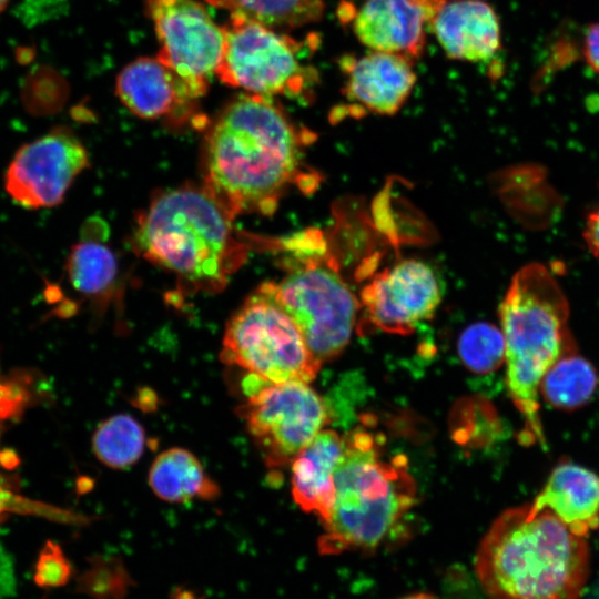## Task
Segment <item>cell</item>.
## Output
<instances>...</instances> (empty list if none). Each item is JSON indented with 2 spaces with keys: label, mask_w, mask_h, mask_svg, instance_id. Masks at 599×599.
Instances as JSON below:
<instances>
[{
  "label": "cell",
  "mask_w": 599,
  "mask_h": 599,
  "mask_svg": "<svg viewBox=\"0 0 599 599\" xmlns=\"http://www.w3.org/2000/svg\"><path fill=\"white\" fill-rule=\"evenodd\" d=\"M334 500L322 521L319 550H374L412 508L416 488L402 455L386 459L375 436L362 429L344 435L334 475Z\"/></svg>",
  "instance_id": "5"
},
{
  "label": "cell",
  "mask_w": 599,
  "mask_h": 599,
  "mask_svg": "<svg viewBox=\"0 0 599 599\" xmlns=\"http://www.w3.org/2000/svg\"><path fill=\"white\" fill-rule=\"evenodd\" d=\"M40 581L45 586H62L71 576V566L60 547L48 542L42 551L40 564Z\"/></svg>",
  "instance_id": "27"
},
{
  "label": "cell",
  "mask_w": 599,
  "mask_h": 599,
  "mask_svg": "<svg viewBox=\"0 0 599 599\" xmlns=\"http://www.w3.org/2000/svg\"><path fill=\"white\" fill-rule=\"evenodd\" d=\"M432 28L448 57L479 62L500 49V24L494 9L481 0L445 2Z\"/></svg>",
  "instance_id": "16"
},
{
  "label": "cell",
  "mask_w": 599,
  "mask_h": 599,
  "mask_svg": "<svg viewBox=\"0 0 599 599\" xmlns=\"http://www.w3.org/2000/svg\"><path fill=\"white\" fill-rule=\"evenodd\" d=\"M341 67L346 98L379 115L397 113L416 83L412 59L400 54L372 50L359 58L344 57Z\"/></svg>",
  "instance_id": "14"
},
{
  "label": "cell",
  "mask_w": 599,
  "mask_h": 599,
  "mask_svg": "<svg viewBox=\"0 0 599 599\" xmlns=\"http://www.w3.org/2000/svg\"><path fill=\"white\" fill-rule=\"evenodd\" d=\"M583 54L590 68L599 73V22L591 24L586 31Z\"/></svg>",
  "instance_id": "30"
},
{
  "label": "cell",
  "mask_w": 599,
  "mask_h": 599,
  "mask_svg": "<svg viewBox=\"0 0 599 599\" xmlns=\"http://www.w3.org/2000/svg\"><path fill=\"white\" fill-rule=\"evenodd\" d=\"M71 285L82 294L98 296L108 292L118 274V262L112 250L102 240L83 237L67 261Z\"/></svg>",
  "instance_id": "21"
},
{
  "label": "cell",
  "mask_w": 599,
  "mask_h": 599,
  "mask_svg": "<svg viewBox=\"0 0 599 599\" xmlns=\"http://www.w3.org/2000/svg\"><path fill=\"white\" fill-rule=\"evenodd\" d=\"M309 136L271 98L240 95L206 134L203 187L233 220L272 214L292 187L312 193L319 184L304 159Z\"/></svg>",
  "instance_id": "1"
},
{
  "label": "cell",
  "mask_w": 599,
  "mask_h": 599,
  "mask_svg": "<svg viewBox=\"0 0 599 599\" xmlns=\"http://www.w3.org/2000/svg\"><path fill=\"white\" fill-rule=\"evenodd\" d=\"M246 428L268 467H284L324 429L328 410L307 384L265 383L240 407Z\"/></svg>",
  "instance_id": "9"
},
{
  "label": "cell",
  "mask_w": 599,
  "mask_h": 599,
  "mask_svg": "<svg viewBox=\"0 0 599 599\" xmlns=\"http://www.w3.org/2000/svg\"><path fill=\"white\" fill-rule=\"evenodd\" d=\"M597 383L595 367L579 354L572 338L544 375L539 395L554 408L573 410L590 400Z\"/></svg>",
  "instance_id": "20"
},
{
  "label": "cell",
  "mask_w": 599,
  "mask_h": 599,
  "mask_svg": "<svg viewBox=\"0 0 599 599\" xmlns=\"http://www.w3.org/2000/svg\"><path fill=\"white\" fill-rule=\"evenodd\" d=\"M225 43L215 75L225 84L266 98H307L315 71L300 58L301 45L275 29L231 16L223 27Z\"/></svg>",
  "instance_id": "8"
},
{
  "label": "cell",
  "mask_w": 599,
  "mask_h": 599,
  "mask_svg": "<svg viewBox=\"0 0 599 599\" xmlns=\"http://www.w3.org/2000/svg\"><path fill=\"white\" fill-rule=\"evenodd\" d=\"M116 93L133 114L149 120L185 115L199 99L158 58H140L128 64L118 77Z\"/></svg>",
  "instance_id": "15"
},
{
  "label": "cell",
  "mask_w": 599,
  "mask_h": 599,
  "mask_svg": "<svg viewBox=\"0 0 599 599\" xmlns=\"http://www.w3.org/2000/svg\"><path fill=\"white\" fill-rule=\"evenodd\" d=\"M344 449V436L321 430L292 461V495L306 512L323 521L334 500V475Z\"/></svg>",
  "instance_id": "18"
},
{
  "label": "cell",
  "mask_w": 599,
  "mask_h": 599,
  "mask_svg": "<svg viewBox=\"0 0 599 599\" xmlns=\"http://www.w3.org/2000/svg\"><path fill=\"white\" fill-rule=\"evenodd\" d=\"M568 318V301L546 266L530 263L514 275L500 303L499 319L507 388L530 441L544 444L539 386L573 338Z\"/></svg>",
  "instance_id": "4"
},
{
  "label": "cell",
  "mask_w": 599,
  "mask_h": 599,
  "mask_svg": "<svg viewBox=\"0 0 599 599\" xmlns=\"http://www.w3.org/2000/svg\"><path fill=\"white\" fill-rule=\"evenodd\" d=\"M322 237L303 232L284 242L285 275L258 290L276 302L294 321L318 362L333 359L351 341L357 312L356 296Z\"/></svg>",
  "instance_id": "6"
},
{
  "label": "cell",
  "mask_w": 599,
  "mask_h": 599,
  "mask_svg": "<svg viewBox=\"0 0 599 599\" xmlns=\"http://www.w3.org/2000/svg\"><path fill=\"white\" fill-rule=\"evenodd\" d=\"M145 445L144 428L128 414H118L104 419L92 437L95 457L114 469H123L136 463Z\"/></svg>",
  "instance_id": "22"
},
{
  "label": "cell",
  "mask_w": 599,
  "mask_h": 599,
  "mask_svg": "<svg viewBox=\"0 0 599 599\" xmlns=\"http://www.w3.org/2000/svg\"><path fill=\"white\" fill-rule=\"evenodd\" d=\"M583 238L592 254L599 257V205L587 216Z\"/></svg>",
  "instance_id": "31"
},
{
  "label": "cell",
  "mask_w": 599,
  "mask_h": 599,
  "mask_svg": "<svg viewBox=\"0 0 599 599\" xmlns=\"http://www.w3.org/2000/svg\"><path fill=\"white\" fill-rule=\"evenodd\" d=\"M148 483L160 499L169 502H185L193 498L212 500L220 493L200 460L181 447L169 448L156 456Z\"/></svg>",
  "instance_id": "19"
},
{
  "label": "cell",
  "mask_w": 599,
  "mask_h": 599,
  "mask_svg": "<svg viewBox=\"0 0 599 599\" xmlns=\"http://www.w3.org/2000/svg\"><path fill=\"white\" fill-rule=\"evenodd\" d=\"M441 295L435 271L420 260L407 258L385 268L366 284L359 304L375 327L405 335L434 315Z\"/></svg>",
  "instance_id": "12"
},
{
  "label": "cell",
  "mask_w": 599,
  "mask_h": 599,
  "mask_svg": "<svg viewBox=\"0 0 599 599\" xmlns=\"http://www.w3.org/2000/svg\"><path fill=\"white\" fill-rule=\"evenodd\" d=\"M57 79L50 69L37 67L31 70L22 83V100L30 112H39L50 104V92Z\"/></svg>",
  "instance_id": "26"
},
{
  "label": "cell",
  "mask_w": 599,
  "mask_h": 599,
  "mask_svg": "<svg viewBox=\"0 0 599 599\" xmlns=\"http://www.w3.org/2000/svg\"><path fill=\"white\" fill-rule=\"evenodd\" d=\"M475 571L490 599H580L589 546L552 512L512 507L485 534Z\"/></svg>",
  "instance_id": "2"
},
{
  "label": "cell",
  "mask_w": 599,
  "mask_h": 599,
  "mask_svg": "<svg viewBox=\"0 0 599 599\" xmlns=\"http://www.w3.org/2000/svg\"><path fill=\"white\" fill-rule=\"evenodd\" d=\"M9 1L10 0H0V12H2L7 8Z\"/></svg>",
  "instance_id": "35"
},
{
  "label": "cell",
  "mask_w": 599,
  "mask_h": 599,
  "mask_svg": "<svg viewBox=\"0 0 599 599\" xmlns=\"http://www.w3.org/2000/svg\"><path fill=\"white\" fill-rule=\"evenodd\" d=\"M458 353L473 373L487 374L505 363V341L501 329L487 322L468 326L458 339Z\"/></svg>",
  "instance_id": "24"
},
{
  "label": "cell",
  "mask_w": 599,
  "mask_h": 599,
  "mask_svg": "<svg viewBox=\"0 0 599 599\" xmlns=\"http://www.w3.org/2000/svg\"><path fill=\"white\" fill-rule=\"evenodd\" d=\"M599 526V525H598Z\"/></svg>",
  "instance_id": "36"
},
{
  "label": "cell",
  "mask_w": 599,
  "mask_h": 599,
  "mask_svg": "<svg viewBox=\"0 0 599 599\" xmlns=\"http://www.w3.org/2000/svg\"><path fill=\"white\" fill-rule=\"evenodd\" d=\"M171 599H205V597L192 589L175 587L171 592Z\"/></svg>",
  "instance_id": "32"
},
{
  "label": "cell",
  "mask_w": 599,
  "mask_h": 599,
  "mask_svg": "<svg viewBox=\"0 0 599 599\" xmlns=\"http://www.w3.org/2000/svg\"><path fill=\"white\" fill-rule=\"evenodd\" d=\"M89 564L78 578L79 592L91 599H126L135 581L120 557L95 555Z\"/></svg>",
  "instance_id": "25"
},
{
  "label": "cell",
  "mask_w": 599,
  "mask_h": 599,
  "mask_svg": "<svg viewBox=\"0 0 599 599\" xmlns=\"http://www.w3.org/2000/svg\"><path fill=\"white\" fill-rule=\"evenodd\" d=\"M34 54L35 51L31 47H20L16 51L17 61L23 65L30 63L33 60Z\"/></svg>",
  "instance_id": "33"
},
{
  "label": "cell",
  "mask_w": 599,
  "mask_h": 599,
  "mask_svg": "<svg viewBox=\"0 0 599 599\" xmlns=\"http://www.w3.org/2000/svg\"><path fill=\"white\" fill-rule=\"evenodd\" d=\"M160 50L156 58L202 98L221 62L225 35L196 0H148Z\"/></svg>",
  "instance_id": "10"
},
{
  "label": "cell",
  "mask_w": 599,
  "mask_h": 599,
  "mask_svg": "<svg viewBox=\"0 0 599 599\" xmlns=\"http://www.w3.org/2000/svg\"><path fill=\"white\" fill-rule=\"evenodd\" d=\"M402 599H438V598L432 595H427V593H418V595L408 596Z\"/></svg>",
  "instance_id": "34"
},
{
  "label": "cell",
  "mask_w": 599,
  "mask_h": 599,
  "mask_svg": "<svg viewBox=\"0 0 599 599\" xmlns=\"http://www.w3.org/2000/svg\"><path fill=\"white\" fill-rule=\"evenodd\" d=\"M221 359L270 384H308L322 364L290 315L258 288L227 322Z\"/></svg>",
  "instance_id": "7"
},
{
  "label": "cell",
  "mask_w": 599,
  "mask_h": 599,
  "mask_svg": "<svg viewBox=\"0 0 599 599\" xmlns=\"http://www.w3.org/2000/svg\"><path fill=\"white\" fill-rule=\"evenodd\" d=\"M13 455L9 458H4L0 453V464H14ZM39 505H32L14 494L12 487L9 485L7 478L0 471V522L4 520V517L10 512H40L38 511Z\"/></svg>",
  "instance_id": "28"
},
{
  "label": "cell",
  "mask_w": 599,
  "mask_h": 599,
  "mask_svg": "<svg viewBox=\"0 0 599 599\" xmlns=\"http://www.w3.org/2000/svg\"><path fill=\"white\" fill-rule=\"evenodd\" d=\"M88 160L75 134L68 128H55L17 151L4 175V189L29 210L58 205Z\"/></svg>",
  "instance_id": "11"
},
{
  "label": "cell",
  "mask_w": 599,
  "mask_h": 599,
  "mask_svg": "<svg viewBox=\"0 0 599 599\" xmlns=\"http://www.w3.org/2000/svg\"><path fill=\"white\" fill-rule=\"evenodd\" d=\"M529 506L534 511L552 512L586 538L599 525V476L582 466L561 463Z\"/></svg>",
  "instance_id": "17"
},
{
  "label": "cell",
  "mask_w": 599,
  "mask_h": 599,
  "mask_svg": "<svg viewBox=\"0 0 599 599\" xmlns=\"http://www.w3.org/2000/svg\"><path fill=\"white\" fill-rule=\"evenodd\" d=\"M445 0H365L353 20L357 39L373 51L413 59L420 54L426 27Z\"/></svg>",
  "instance_id": "13"
},
{
  "label": "cell",
  "mask_w": 599,
  "mask_h": 599,
  "mask_svg": "<svg viewBox=\"0 0 599 599\" xmlns=\"http://www.w3.org/2000/svg\"><path fill=\"white\" fill-rule=\"evenodd\" d=\"M214 7L227 10L231 16L244 17L276 28H295L314 22L322 17V0H206Z\"/></svg>",
  "instance_id": "23"
},
{
  "label": "cell",
  "mask_w": 599,
  "mask_h": 599,
  "mask_svg": "<svg viewBox=\"0 0 599 599\" xmlns=\"http://www.w3.org/2000/svg\"><path fill=\"white\" fill-rule=\"evenodd\" d=\"M27 393L13 380L0 379V430L3 422L16 417L24 406Z\"/></svg>",
  "instance_id": "29"
},
{
  "label": "cell",
  "mask_w": 599,
  "mask_h": 599,
  "mask_svg": "<svg viewBox=\"0 0 599 599\" xmlns=\"http://www.w3.org/2000/svg\"><path fill=\"white\" fill-rule=\"evenodd\" d=\"M232 221L203 186H182L152 200L138 217L133 243L140 255L183 284L217 292L246 257Z\"/></svg>",
  "instance_id": "3"
}]
</instances>
